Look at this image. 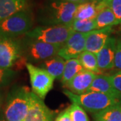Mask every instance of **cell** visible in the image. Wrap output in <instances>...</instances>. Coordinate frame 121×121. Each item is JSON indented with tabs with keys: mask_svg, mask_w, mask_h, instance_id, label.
<instances>
[{
	"mask_svg": "<svg viewBox=\"0 0 121 121\" xmlns=\"http://www.w3.org/2000/svg\"><path fill=\"white\" fill-rule=\"evenodd\" d=\"M32 91L25 86H16L9 91L4 109L7 121H24L28 114Z\"/></svg>",
	"mask_w": 121,
	"mask_h": 121,
	"instance_id": "6da1fadb",
	"label": "cell"
},
{
	"mask_svg": "<svg viewBox=\"0 0 121 121\" xmlns=\"http://www.w3.org/2000/svg\"><path fill=\"white\" fill-rule=\"evenodd\" d=\"M78 5L62 0H49L40 12V21L44 26L71 24Z\"/></svg>",
	"mask_w": 121,
	"mask_h": 121,
	"instance_id": "7a4b0ae2",
	"label": "cell"
},
{
	"mask_svg": "<svg viewBox=\"0 0 121 121\" xmlns=\"http://www.w3.org/2000/svg\"><path fill=\"white\" fill-rule=\"evenodd\" d=\"M63 94L67 96L73 104H78L91 114L98 112L108 107L121 104V99L98 92H89L76 95L70 91L65 90H63Z\"/></svg>",
	"mask_w": 121,
	"mask_h": 121,
	"instance_id": "3957f363",
	"label": "cell"
},
{
	"mask_svg": "<svg viewBox=\"0 0 121 121\" xmlns=\"http://www.w3.org/2000/svg\"><path fill=\"white\" fill-rule=\"evenodd\" d=\"M22 57L26 63H41L57 55L62 46L53 45L25 36L21 40Z\"/></svg>",
	"mask_w": 121,
	"mask_h": 121,
	"instance_id": "277c9868",
	"label": "cell"
},
{
	"mask_svg": "<svg viewBox=\"0 0 121 121\" xmlns=\"http://www.w3.org/2000/svg\"><path fill=\"white\" fill-rule=\"evenodd\" d=\"M74 31L71 24L36 27L25 35V36L45 43L63 46Z\"/></svg>",
	"mask_w": 121,
	"mask_h": 121,
	"instance_id": "5b68a950",
	"label": "cell"
},
{
	"mask_svg": "<svg viewBox=\"0 0 121 121\" xmlns=\"http://www.w3.org/2000/svg\"><path fill=\"white\" fill-rule=\"evenodd\" d=\"M32 25V14L26 9L0 22V36L17 39L30 32Z\"/></svg>",
	"mask_w": 121,
	"mask_h": 121,
	"instance_id": "8992f818",
	"label": "cell"
},
{
	"mask_svg": "<svg viewBox=\"0 0 121 121\" xmlns=\"http://www.w3.org/2000/svg\"><path fill=\"white\" fill-rule=\"evenodd\" d=\"M25 66L30 76L32 91L44 99L52 88L55 79L46 70L33 64L26 63Z\"/></svg>",
	"mask_w": 121,
	"mask_h": 121,
	"instance_id": "52a82bcc",
	"label": "cell"
},
{
	"mask_svg": "<svg viewBox=\"0 0 121 121\" xmlns=\"http://www.w3.org/2000/svg\"><path fill=\"white\" fill-rule=\"evenodd\" d=\"M22 59L21 40L0 36V67L12 69Z\"/></svg>",
	"mask_w": 121,
	"mask_h": 121,
	"instance_id": "ba28073f",
	"label": "cell"
},
{
	"mask_svg": "<svg viewBox=\"0 0 121 121\" xmlns=\"http://www.w3.org/2000/svg\"><path fill=\"white\" fill-rule=\"evenodd\" d=\"M87 35V33L73 32L67 42L60 48L57 55L65 60L78 59L79 55L85 51Z\"/></svg>",
	"mask_w": 121,
	"mask_h": 121,
	"instance_id": "9c48e42d",
	"label": "cell"
},
{
	"mask_svg": "<svg viewBox=\"0 0 121 121\" xmlns=\"http://www.w3.org/2000/svg\"><path fill=\"white\" fill-rule=\"evenodd\" d=\"M55 112L48 108L43 99L32 92L28 114L24 121H52Z\"/></svg>",
	"mask_w": 121,
	"mask_h": 121,
	"instance_id": "30bf717a",
	"label": "cell"
},
{
	"mask_svg": "<svg viewBox=\"0 0 121 121\" xmlns=\"http://www.w3.org/2000/svg\"><path fill=\"white\" fill-rule=\"evenodd\" d=\"M112 32V26H110L88 32L86 40L85 51L97 54L104 47Z\"/></svg>",
	"mask_w": 121,
	"mask_h": 121,
	"instance_id": "8fae6325",
	"label": "cell"
},
{
	"mask_svg": "<svg viewBox=\"0 0 121 121\" xmlns=\"http://www.w3.org/2000/svg\"><path fill=\"white\" fill-rule=\"evenodd\" d=\"M117 41L115 37L110 36L104 47L96 54L98 66L102 72L114 67Z\"/></svg>",
	"mask_w": 121,
	"mask_h": 121,
	"instance_id": "7c38bea8",
	"label": "cell"
},
{
	"mask_svg": "<svg viewBox=\"0 0 121 121\" xmlns=\"http://www.w3.org/2000/svg\"><path fill=\"white\" fill-rule=\"evenodd\" d=\"M96 74L84 71L78 74L64 86L74 94L81 95L87 93Z\"/></svg>",
	"mask_w": 121,
	"mask_h": 121,
	"instance_id": "4fadbf2b",
	"label": "cell"
},
{
	"mask_svg": "<svg viewBox=\"0 0 121 121\" xmlns=\"http://www.w3.org/2000/svg\"><path fill=\"white\" fill-rule=\"evenodd\" d=\"M98 92L121 99V94L115 89L109 75L103 74L96 75L87 93Z\"/></svg>",
	"mask_w": 121,
	"mask_h": 121,
	"instance_id": "5bb4252c",
	"label": "cell"
},
{
	"mask_svg": "<svg viewBox=\"0 0 121 121\" xmlns=\"http://www.w3.org/2000/svg\"><path fill=\"white\" fill-rule=\"evenodd\" d=\"M28 9V0H0V22Z\"/></svg>",
	"mask_w": 121,
	"mask_h": 121,
	"instance_id": "9a60e30c",
	"label": "cell"
},
{
	"mask_svg": "<svg viewBox=\"0 0 121 121\" xmlns=\"http://www.w3.org/2000/svg\"><path fill=\"white\" fill-rule=\"evenodd\" d=\"M65 62L64 59L56 55L40 63L39 67L46 70L55 79L60 80L64 72Z\"/></svg>",
	"mask_w": 121,
	"mask_h": 121,
	"instance_id": "2e32d148",
	"label": "cell"
},
{
	"mask_svg": "<svg viewBox=\"0 0 121 121\" xmlns=\"http://www.w3.org/2000/svg\"><path fill=\"white\" fill-rule=\"evenodd\" d=\"M99 1L89 0L78 4L74 16V20H92L95 19L99 9Z\"/></svg>",
	"mask_w": 121,
	"mask_h": 121,
	"instance_id": "e0dca14e",
	"label": "cell"
},
{
	"mask_svg": "<svg viewBox=\"0 0 121 121\" xmlns=\"http://www.w3.org/2000/svg\"><path fill=\"white\" fill-rule=\"evenodd\" d=\"M84 71L86 70L83 67L78 59L67 60L65 62L64 72L60 79V82L63 86H65L75 76Z\"/></svg>",
	"mask_w": 121,
	"mask_h": 121,
	"instance_id": "ac0fdd59",
	"label": "cell"
},
{
	"mask_svg": "<svg viewBox=\"0 0 121 121\" xmlns=\"http://www.w3.org/2000/svg\"><path fill=\"white\" fill-rule=\"evenodd\" d=\"M94 121H121V104L92 114Z\"/></svg>",
	"mask_w": 121,
	"mask_h": 121,
	"instance_id": "d6986e66",
	"label": "cell"
},
{
	"mask_svg": "<svg viewBox=\"0 0 121 121\" xmlns=\"http://www.w3.org/2000/svg\"><path fill=\"white\" fill-rule=\"evenodd\" d=\"M78 59L85 70L87 71L94 73L96 75H99L102 73L98 66L96 54L85 51L79 55Z\"/></svg>",
	"mask_w": 121,
	"mask_h": 121,
	"instance_id": "ffe728a7",
	"label": "cell"
},
{
	"mask_svg": "<svg viewBox=\"0 0 121 121\" xmlns=\"http://www.w3.org/2000/svg\"><path fill=\"white\" fill-rule=\"evenodd\" d=\"M95 20L96 30L118 25L117 18L109 7H106L99 11Z\"/></svg>",
	"mask_w": 121,
	"mask_h": 121,
	"instance_id": "44dd1931",
	"label": "cell"
},
{
	"mask_svg": "<svg viewBox=\"0 0 121 121\" xmlns=\"http://www.w3.org/2000/svg\"><path fill=\"white\" fill-rule=\"evenodd\" d=\"M71 27L74 32L88 33L96 30L95 19L92 20H73Z\"/></svg>",
	"mask_w": 121,
	"mask_h": 121,
	"instance_id": "7402d4cb",
	"label": "cell"
},
{
	"mask_svg": "<svg viewBox=\"0 0 121 121\" xmlns=\"http://www.w3.org/2000/svg\"><path fill=\"white\" fill-rule=\"evenodd\" d=\"M17 76L16 70L0 67V88L9 86Z\"/></svg>",
	"mask_w": 121,
	"mask_h": 121,
	"instance_id": "603a6c76",
	"label": "cell"
},
{
	"mask_svg": "<svg viewBox=\"0 0 121 121\" xmlns=\"http://www.w3.org/2000/svg\"><path fill=\"white\" fill-rule=\"evenodd\" d=\"M69 110L72 121H90L85 110L78 104H72Z\"/></svg>",
	"mask_w": 121,
	"mask_h": 121,
	"instance_id": "cb8c5ba5",
	"label": "cell"
},
{
	"mask_svg": "<svg viewBox=\"0 0 121 121\" xmlns=\"http://www.w3.org/2000/svg\"><path fill=\"white\" fill-rule=\"evenodd\" d=\"M108 7L117 18L118 24H121V0H107Z\"/></svg>",
	"mask_w": 121,
	"mask_h": 121,
	"instance_id": "d4e9b609",
	"label": "cell"
},
{
	"mask_svg": "<svg viewBox=\"0 0 121 121\" xmlns=\"http://www.w3.org/2000/svg\"><path fill=\"white\" fill-rule=\"evenodd\" d=\"M114 67L121 71V37L117 39V41Z\"/></svg>",
	"mask_w": 121,
	"mask_h": 121,
	"instance_id": "484cf974",
	"label": "cell"
},
{
	"mask_svg": "<svg viewBox=\"0 0 121 121\" xmlns=\"http://www.w3.org/2000/svg\"><path fill=\"white\" fill-rule=\"evenodd\" d=\"M109 76L115 89L121 94V71H118Z\"/></svg>",
	"mask_w": 121,
	"mask_h": 121,
	"instance_id": "4316f807",
	"label": "cell"
},
{
	"mask_svg": "<svg viewBox=\"0 0 121 121\" xmlns=\"http://www.w3.org/2000/svg\"><path fill=\"white\" fill-rule=\"evenodd\" d=\"M55 121H72L69 114V108L60 112Z\"/></svg>",
	"mask_w": 121,
	"mask_h": 121,
	"instance_id": "83f0119b",
	"label": "cell"
},
{
	"mask_svg": "<svg viewBox=\"0 0 121 121\" xmlns=\"http://www.w3.org/2000/svg\"><path fill=\"white\" fill-rule=\"evenodd\" d=\"M62 1H65L73 3V4H82L83 2H86L89 0H62Z\"/></svg>",
	"mask_w": 121,
	"mask_h": 121,
	"instance_id": "f1b7e54d",
	"label": "cell"
},
{
	"mask_svg": "<svg viewBox=\"0 0 121 121\" xmlns=\"http://www.w3.org/2000/svg\"><path fill=\"white\" fill-rule=\"evenodd\" d=\"M3 102H4V95L2 91L0 90V112L2 110V105H3Z\"/></svg>",
	"mask_w": 121,
	"mask_h": 121,
	"instance_id": "f546056e",
	"label": "cell"
},
{
	"mask_svg": "<svg viewBox=\"0 0 121 121\" xmlns=\"http://www.w3.org/2000/svg\"><path fill=\"white\" fill-rule=\"evenodd\" d=\"M0 121H7L5 117L4 113V110H2L0 112Z\"/></svg>",
	"mask_w": 121,
	"mask_h": 121,
	"instance_id": "4dcf8cb0",
	"label": "cell"
},
{
	"mask_svg": "<svg viewBox=\"0 0 121 121\" xmlns=\"http://www.w3.org/2000/svg\"><path fill=\"white\" fill-rule=\"evenodd\" d=\"M95 1H104V0H95Z\"/></svg>",
	"mask_w": 121,
	"mask_h": 121,
	"instance_id": "1f68e13d",
	"label": "cell"
}]
</instances>
